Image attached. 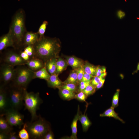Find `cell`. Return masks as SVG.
Instances as JSON below:
<instances>
[{"label": "cell", "mask_w": 139, "mask_h": 139, "mask_svg": "<svg viewBox=\"0 0 139 139\" xmlns=\"http://www.w3.org/2000/svg\"><path fill=\"white\" fill-rule=\"evenodd\" d=\"M35 57L44 62L53 58H58L61 49V42L57 38H50L44 36L39 38L33 45Z\"/></svg>", "instance_id": "obj_1"}, {"label": "cell", "mask_w": 139, "mask_h": 139, "mask_svg": "<svg viewBox=\"0 0 139 139\" xmlns=\"http://www.w3.org/2000/svg\"><path fill=\"white\" fill-rule=\"evenodd\" d=\"M25 13L22 9L17 11L13 16L9 30L14 41L15 48L22 47L24 35L27 31L25 26Z\"/></svg>", "instance_id": "obj_2"}, {"label": "cell", "mask_w": 139, "mask_h": 139, "mask_svg": "<svg viewBox=\"0 0 139 139\" xmlns=\"http://www.w3.org/2000/svg\"><path fill=\"white\" fill-rule=\"evenodd\" d=\"M25 65L18 66L15 69L14 77L10 85L26 89L33 79L34 71Z\"/></svg>", "instance_id": "obj_3"}, {"label": "cell", "mask_w": 139, "mask_h": 139, "mask_svg": "<svg viewBox=\"0 0 139 139\" xmlns=\"http://www.w3.org/2000/svg\"><path fill=\"white\" fill-rule=\"evenodd\" d=\"M30 138L42 139L46 133L50 129L49 123L39 116L35 120L27 124L26 127Z\"/></svg>", "instance_id": "obj_4"}, {"label": "cell", "mask_w": 139, "mask_h": 139, "mask_svg": "<svg viewBox=\"0 0 139 139\" xmlns=\"http://www.w3.org/2000/svg\"><path fill=\"white\" fill-rule=\"evenodd\" d=\"M24 101L25 109L30 113L31 116V122L37 119L38 116L37 115V111L39 109L42 101L38 92H28L25 90Z\"/></svg>", "instance_id": "obj_5"}, {"label": "cell", "mask_w": 139, "mask_h": 139, "mask_svg": "<svg viewBox=\"0 0 139 139\" xmlns=\"http://www.w3.org/2000/svg\"><path fill=\"white\" fill-rule=\"evenodd\" d=\"M26 89L10 85L8 90L10 108L18 110L22 107Z\"/></svg>", "instance_id": "obj_6"}, {"label": "cell", "mask_w": 139, "mask_h": 139, "mask_svg": "<svg viewBox=\"0 0 139 139\" xmlns=\"http://www.w3.org/2000/svg\"><path fill=\"white\" fill-rule=\"evenodd\" d=\"M15 49L14 48V50H10L4 53L1 59L2 63L13 66L25 65L27 62L22 58L19 52Z\"/></svg>", "instance_id": "obj_7"}, {"label": "cell", "mask_w": 139, "mask_h": 139, "mask_svg": "<svg viewBox=\"0 0 139 139\" xmlns=\"http://www.w3.org/2000/svg\"><path fill=\"white\" fill-rule=\"evenodd\" d=\"M15 69L14 66L2 63L0 68V85L6 87L13 79Z\"/></svg>", "instance_id": "obj_8"}, {"label": "cell", "mask_w": 139, "mask_h": 139, "mask_svg": "<svg viewBox=\"0 0 139 139\" xmlns=\"http://www.w3.org/2000/svg\"><path fill=\"white\" fill-rule=\"evenodd\" d=\"M5 116V118L9 124L12 126H18L21 127L24 124L23 115L20 113L18 110L10 108L2 114Z\"/></svg>", "instance_id": "obj_9"}, {"label": "cell", "mask_w": 139, "mask_h": 139, "mask_svg": "<svg viewBox=\"0 0 139 139\" xmlns=\"http://www.w3.org/2000/svg\"><path fill=\"white\" fill-rule=\"evenodd\" d=\"M6 87L0 86V111L1 115L3 114L10 108L8 90Z\"/></svg>", "instance_id": "obj_10"}, {"label": "cell", "mask_w": 139, "mask_h": 139, "mask_svg": "<svg viewBox=\"0 0 139 139\" xmlns=\"http://www.w3.org/2000/svg\"><path fill=\"white\" fill-rule=\"evenodd\" d=\"M9 47L15 48L14 41L11 33L10 30L8 32L0 38V51Z\"/></svg>", "instance_id": "obj_11"}, {"label": "cell", "mask_w": 139, "mask_h": 139, "mask_svg": "<svg viewBox=\"0 0 139 139\" xmlns=\"http://www.w3.org/2000/svg\"><path fill=\"white\" fill-rule=\"evenodd\" d=\"M39 38V35L37 32L27 31L24 37L22 46L33 45L38 40Z\"/></svg>", "instance_id": "obj_12"}, {"label": "cell", "mask_w": 139, "mask_h": 139, "mask_svg": "<svg viewBox=\"0 0 139 139\" xmlns=\"http://www.w3.org/2000/svg\"><path fill=\"white\" fill-rule=\"evenodd\" d=\"M69 65L71 66L73 70H76L83 66L85 62L83 60L74 56H64Z\"/></svg>", "instance_id": "obj_13"}, {"label": "cell", "mask_w": 139, "mask_h": 139, "mask_svg": "<svg viewBox=\"0 0 139 139\" xmlns=\"http://www.w3.org/2000/svg\"><path fill=\"white\" fill-rule=\"evenodd\" d=\"M25 65L31 70L35 71L44 67L45 63L42 60L35 57L27 61Z\"/></svg>", "instance_id": "obj_14"}, {"label": "cell", "mask_w": 139, "mask_h": 139, "mask_svg": "<svg viewBox=\"0 0 139 139\" xmlns=\"http://www.w3.org/2000/svg\"><path fill=\"white\" fill-rule=\"evenodd\" d=\"M47 81L48 86L54 89H58L64 84L56 74L50 75Z\"/></svg>", "instance_id": "obj_15"}, {"label": "cell", "mask_w": 139, "mask_h": 139, "mask_svg": "<svg viewBox=\"0 0 139 139\" xmlns=\"http://www.w3.org/2000/svg\"><path fill=\"white\" fill-rule=\"evenodd\" d=\"M81 113L80 110V107L79 105H78L77 114L75 116L72 123L71 128L72 133L71 136L69 138L70 139H77V123Z\"/></svg>", "instance_id": "obj_16"}, {"label": "cell", "mask_w": 139, "mask_h": 139, "mask_svg": "<svg viewBox=\"0 0 139 139\" xmlns=\"http://www.w3.org/2000/svg\"><path fill=\"white\" fill-rule=\"evenodd\" d=\"M12 126L8 123L5 118L1 115L0 118V132L8 134L12 131Z\"/></svg>", "instance_id": "obj_17"}, {"label": "cell", "mask_w": 139, "mask_h": 139, "mask_svg": "<svg viewBox=\"0 0 139 139\" xmlns=\"http://www.w3.org/2000/svg\"><path fill=\"white\" fill-rule=\"evenodd\" d=\"M68 65L66 60L59 57L57 58L56 63V69L55 73L58 75L66 70Z\"/></svg>", "instance_id": "obj_18"}, {"label": "cell", "mask_w": 139, "mask_h": 139, "mask_svg": "<svg viewBox=\"0 0 139 139\" xmlns=\"http://www.w3.org/2000/svg\"><path fill=\"white\" fill-rule=\"evenodd\" d=\"M57 58H53L45 62L46 70L50 75L55 73Z\"/></svg>", "instance_id": "obj_19"}, {"label": "cell", "mask_w": 139, "mask_h": 139, "mask_svg": "<svg viewBox=\"0 0 139 139\" xmlns=\"http://www.w3.org/2000/svg\"><path fill=\"white\" fill-rule=\"evenodd\" d=\"M50 75L47 71L45 65L44 67L41 69L34 71L33 79L38 78L47 81Z\"/></svg>", "instance_id": "obj_20"}, {"label": "cell", "mask_w": 139, "mask_h": 139, "mask_svg": "<svg viewBox=\"0 0 139 139\" xmlns=\"http://www.w3.org/2000/svg\"><path fill=\"white\" fill-rule=\"evenodd\" d=\"M58 89L59 95L63 99L70 100L76 98V94L74 92L64 89Z\"/></svg>", "instance_id": "obj_21"}, {"label": "cell", "mask_w": 139, "mask_h": 139, "mask_svg": "<svg viewBox=\"0 0 139 139\" xmlns=\"http://www.w3.org/2000/svg\"><path fill=\"white\" fill-rule=\"evenodd\" d=\"M114 108L111 107L105 111L103 113L100 114V116L101 117H112L120 121L123 123H124V121L121 119L116 112Z\"/></svg>", "instance_id": "obj_22"}, {"label": "cell", "mask_w": 139, "mask_h": 139, "mask_svg": "<svg viewBox=\"0 0 139 139\" xmlns=\"http://www.w3.org/2000/svg\"><path fill=\"white\" fill-rule=\"evenodd\" d=\"M79 120L81 124L83 131H87L91 124L87 115L85 113L84 114L81 113Z\"/></svg>", "instance_id": "obj_23"}, {"label": "cell", "mask_w": 139, "mask_h": 139, "mask_svg": "<svg viewBox=\"0 0 139 139\" xmlns=\"http://www.w3.org/2000/svg\"><path fill=\"white\" fill-rule=\"evenodd\" d=\"M83 67L85 73L93 76H95L97 66L86 61L85 62Z\"/></svg>", "instance_id": "obj_24"}, {"label": "cell", "mask_w": 139, "mask_h": 139, "mask_svg": "<svg viewBox=\"0 0 139 139\" xmlns=\"http://www.w3.org/2000/svg\"><path fill=\"white\" fill-rule=\"evenodd\" d=\"M63 82L64 84L72 83L77 85V69L72 70L67 78Z\"/></svg>", "instance_id": "obj_25"}, {"label": "cell", "mask_w": 139, "mask_h": 139, "mask_svg": "<svg viewBox=\"0 0 139 139\" xmlns=\"http://www.w3.org/2000/svg\"><path fill=\"white\" fill-rule=\"evenodd\" d=\"M107 75L106 68L105 66L99 65L97 66L95 76L104 78Z\"/></svg>", "instance_id": "obj_26"}, {"label": "cell", "mask_w": 139, "mask_h": 139, "mask_svg": "<svg viewBox=\"0 0 139 139\" xmlns=\"http://www.w3.org/2000/svg\"><path fill=\"white\" fill-rule=\"evenodd\" d=\"M27 123L23 125V128L19 132L18 136L21 139H29L30 138L28 132L26 129Z\"/></svg>", "instance_id": "obj_27"}, {"label": "cell", "mask_w": 139, "mask_h": 139, "mask_svg": "<svg viewBox=\"0 0 139 139\" xmlns=\"http://www.w3.org/2000/svg\"><path fill=\"white\" fill-rule=\"evenodd\" d=\"M59 88L65 89L75 92L79 91L77 85L72 83L64 84Z\"/></svg>", "instance_id": "obj_28"}, {"label": "cell", "mask_w": 139, "mask_h": 139, "mask_svg": "<svg viewBox=\"0 0 139 139\" xmlns=\"http://www.w3.org/2000/svg\"><path fill=\"white\" fill-rule=\"evenodd\" d=\"M23 50L31 59L35 58L34 50L33 45H29L23 47Z\"/></svg>", "instance_id": "obj_29"}, {"label": "cell", "mask_w": 139, "mask_h": 139, "mask_svg": "<svg viewBox=\"0 0 139 139\" xmlns=\"http://www.w3.org/2000/svg\"><path fill=\"white\" fill-rule=\"evenodd\" d=\"M47 21H44L40 26L37 32L39 35V38H40L44 36L47 25L48 24Z\"/></svg>", "instance_id": "obj_30"}, {"label": "cell", "mask_w": 139, "mask_h": 139, "mask_svg": "<svg viewBox=\"0 0 139 139\" xmlns=\"http://www.w3.org/2000/svg\"><path fill=\"white\" fill-rule=\"evenodd\" d=\"M120 91L119 89H117L113 97L111 107L114 108L117 107L118 105Z\"/></svg>", "instance_id": "obj_31"}, {"label": "cell", "mask_w": 139, "mask_h": 139, "mask_svg": "<svg viewBox=\"0 0 139 139\" xmlns=\"http://www.w3.org/2000/svg\"><path fill=\"white\" fill-rule=\"evenodd\" d=\"M96 90V87L90 83L82 91L88 96L94 93L95 92Z\"/></svg>", "instance_id": "obj_32"}, {"label": "cell", "mask_w": 139, "mask_h": 139, "mask_svg": "<svg viewBox=\"0 0 139 139\" xmlns=\"http://www.w3.org/2000/svg\"><path fill=\"white\" fill-rule=\"evenodd\" d=\"M85 72L83 68V66L77 69V83L79 84L81 81Z\"/></svg>", "instance_id": "obj_33"}, {"label": "cell", "mask_w": 139, "mask_h": 139, "mask_svg": "<svg viewBox=\"0 0 139 139\" xmlns=\"http://www.w3.org/2000/svg\"><path fill=\"white\" fill-rule=\"evenodd\" d=\"M88 96L82 91L79 92L78 93L76 94V99L78 100L84 101H85Z\"/></svg>", "instance_id": "obj_34"}, {"label": "cell", "mask_w": 139, "mask_h": 139, "mask_svg": "<svg viewBox=\"0 0 139 139\" xmlns=\"http://www.w3.org/2000/svg\"><path fill=\"white\" fill-rule=\"evenodd\" d=\"M91 83V81H81L79 84L78 90L79 92L82 91L88 85Z\"/></svg>", "instance_id": "obj_35"}, {"label": "cell", "mask_w": 139, "mask_h": 139, "mask_svg": "<svg viewBox=\"0 0 139 139\" xmlns=\"http://www.w3.org/2000/svg\"><path fill=\"white\" fill-rule=\"evenodd\" d=\"M101 78L97 76H95L91 80V83L93 86L96 87Z\"/></svg>", "instance_id": "obj_36"}, {"label": "cell", "mask_w": 139, "mask_h": 139, "mask_svg": "<svg viewBox=\"0 0 139 139\" xmlns=\"http://www.w3.org/2000/svg\"><path fill=\"white\" fill-rule=\"evenodd\" d=\"M19 53L22 58L26 61L27 62L31 59L30 57L23 50L19 51Z\"/></svg>", "instance_id": "obj_37"}, {"label": "cell", "mask_w": 139, "mask_h": 139, "mask_svg": "<svg viewBox=\"0 0 139 139\" xmlns=\"http://www.w3.org/2000/svg\"><path fill=\"white\" fill-rule=\"evenodd\" d=\"M54 138V135L53 132L50 129L45 135L42 139H53Z\"/></svg>", "instance_id": "obj_38"}, {"label": "cell", "mask_w": 139, "mask_h": 139, "mask_svg": "<svg viewBox=\"0 0 139 139\" xmlns=\"http://www.w3.org/2000/svg\"><path fill=\"white\" fill-rule=\"evenodd\" d=\"M94 76L85 72L81 81H91Z\"/></svg>", "instance_id": "obj_39"}, {"label": "cell", "mask_w": 139, "mask_h": 139, "mask_svg": "<svg viewBox=\"0 0 139 139\" xmlns=\"http://www.w3.org/2000/svg\"><path fill=\"white\" fill-rule=\"evenodd\" d=\"M20 138L18 135H16V133L12 131L7 134V139H18Z\"/></svg>", "instance_id": "obj_40"}, {"label": "cell", "mask_w": 139, "mask_h": 139, "mask_svg": "<svg viewBox=\"0 0 139 139\" xmlns=\"http://www.w3.org/2000/svg\"><path fill=\"white\" fill-rule=\"evenodd\" d=\"M105 80V78H102L100 82L96 86V89H98L101 88L104 84Z\"/></svg>", "instance_id": "obj_41"}, {"label": "cell", "mask_w": 139, "mask_h": 139, "mask_svg": "<svg viewBox=\"0 0 139 139\" xmlns=\"http://www.w3.org/2000/svg\"><path fill=\"white\" fill-rule=\"evenodd\" d=\"M117 15L118 18L120 19H121L125 16V13L121 10H119L117 12Z\"/></svg>", "instance_id": "obj_42"}, {"label": "cell", "mask_w": 139, "mask_h": 139, "mask_svg": "<svg viewBox=\"0 0 139 139\" xmlns=\"http://www.w3.org/2000/svg\"><path fill=\"white\" fill-rule=\"evenodd\" d=\"M7 134L4 133L0 132V139H7Z\"/></svg>", "instance_id": "obj_43"}, {"label": "cell", "mask_w": 139, "mask_h": 139, "mask_svg": "<svg viewBox=\"0 0 139 139\" xmlns=\"http://www.w3.org/2000/svg\"><path fill=\"white\" fill-rule=\"evenodd\" d=\"M139 71V62L138 63L137 67L136 70L134 71L132 73V74H134L137 73L138 71Z\"/></svg>", "instance_id": "obj_44"}]
</instances>
